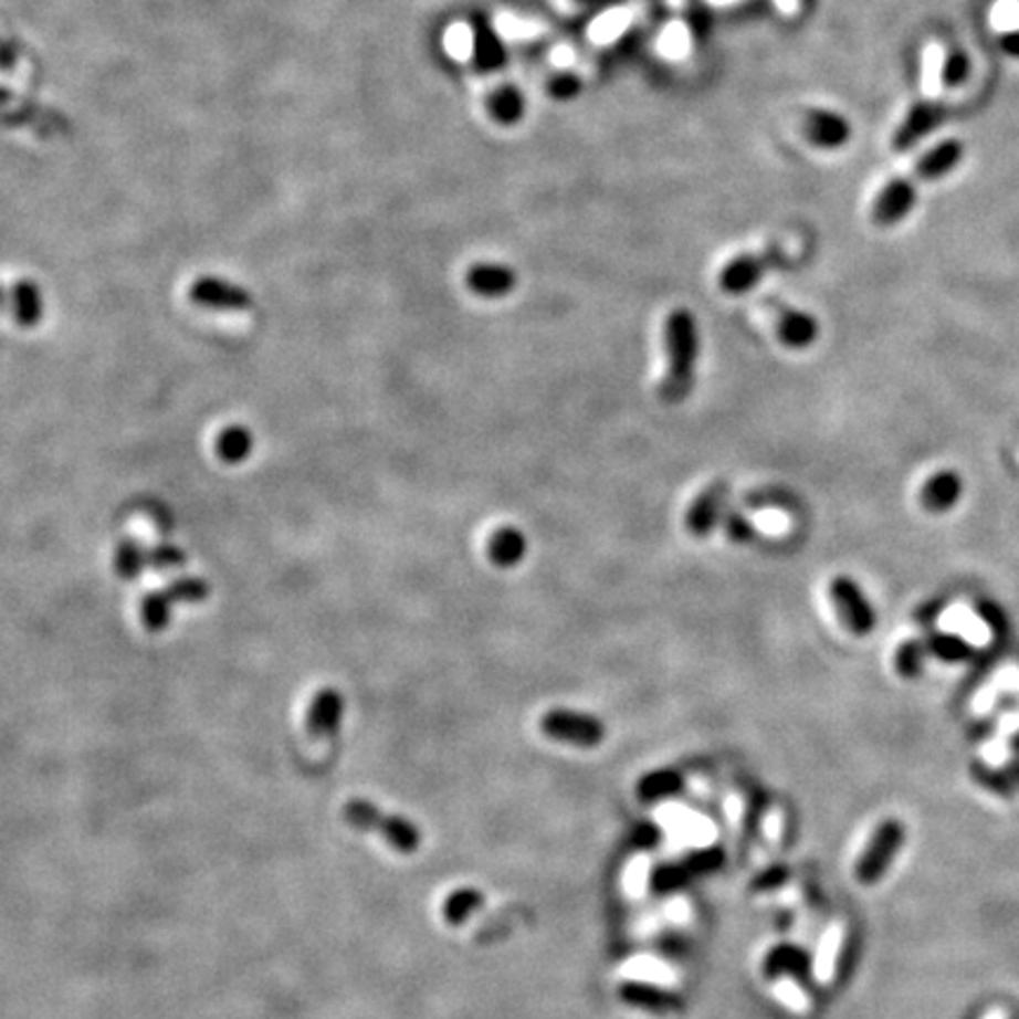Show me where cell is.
<instances>
[{"mask_svg": "<svg viewBox=\"0 0 1019 1019\" xmlns=\"http://www.w3.org/2000/svg\"><path fill=\"white\" fill-rule=\"evenodd\" d=\"M665 355H668V371L659 382V399L668 407H675L690 397L696 378V359L701 353L698 340V326L694 314L684 307L673 309L668 314L665 328Z\"/></svg>", "mask_w": 1019, "mask_h": 1019, "instance_id": "1", "label": "cell"}, {"mask_svg": "<svg viewBox=\"0 0 1019 1019\" xmlns=\"http://www.w3.org/2000/svg\"><path fill=\"white\" fill-rule=\"evenodd\" d=\"M343 817L357 831L382 836L385 842L401 854H413L420 848V829L416 823L399 815H388L371 800H347L343 807Z\"/></svg>", "mask_w": 1019, "mask_h": 1019, "instance_id": "2", "label": "cell"}, {"mask_svg": "<svg viewBox=\"0 0 1019 1019\" xmlns=\"http://www.w3.org/2000/svg\"><path fill=\"white\" fill-rule=\"evenodd\" d=\"M540 732L553 742L571 744L578 748L600 746L607 736V727L595 715L567 708H553L543 713Z\"/></svg>", "mask_w": 1019, "mask_h": 1019, "instance_id": "3", "label": "cell"}, {"mask_svg": "<svg viewBox=\"0 0 1019 1019\" xmlns=\"http://www.w3.org/2000/svg\"><path fill=\"white\" fill-rule=\"evenodd\" d=\"M829 595L833 600V607L838 611V617L850 632L854 635H869V632L875 628V609L866 600V595L859 588V584L850 576H836Z\"/></svg>", "mask_w": 1019, "mask_h": 1019, "instance_id": "4", "label": "cell"}, {"mask_svg": "<svg viewBox=\"0 0 1019 1019\" xmlns=\"http://www.w3.org/2000/svg\"><path fill=\"white\" fill-rule=\"evenodd\" d=\"M781 253L767 249L763 253H742L732 258L719 272V288L727 295H744L760 284L767 272L779 267Z\"/></svg>", "mask_w": 1019, "mask_h": 1019, "instance_id": "5", "label": "cell"}, {"mask_svg": "<svg viewBox=\"0 0 1019 1019\" xmlns=\"http://www.w3.org/2000/svg\"><path fill=\"white\" fill-rule=\"evenodd\" d=\"M902 840H904V829L900 821L890 819L878 826L873 840L869 842V850L857 864V881L864 885L875 883L878 878L887 871L894 854H897V850L902 848Z\"/></svg>", "mask_w": 1019, "mask_h": 1019, "instance_id": "6", "label": "cell"}, {"mask_svg": "<svg viewBox=\"0 0 1019 1019\" xmlns=\"http://www.w3.org/2000/svg\"><path fill=\"white\" fill-rule=\"evenodd\" d=\"M727 498H729V484L725 480H717L701 491V494L692 501L687 515H684V526H687V532L694 538L711 536L727 513Z\"/></svg>", "mask_w": 1019, "mask_h": 1019, "instance_id": "7", "label": "cell"}, {"mask_svg": "<svg viewBox=\"0 0 1019 1019\" xmlns=\"http://www.w3.org/2000/svg\"><path fill=\"white\" fill-rule=\"evenodd\" d=\"M191 303L216 312H245L253 307V295L218 276H201L189 288Z\"/></svg>", "mask_w": 1019, "mask_h": 1019, "instance_id": "8", "label": "cell"}, {"mask_svg": "<svg viewBox=\"0 0 1019 1019\" xmlns=\"http://www.w3.org/2000/svg\"><path fill=\"white\" fill-rule=\"evenodd\" d=\"M765 305L777 314V333L781 345L790 349H805L815 345L819 336V324L812 314L788 307L781 301H775V297H767Z\"/></svg>", "mask_w": 1019, "mask_h": 1019, "instance_id": "9", "label": "cell"}, {"mask_svg": "<svg viewBox=\"0 0 1019 1019\" xmlns=\"http://www.w3.org/2000/svg\"><path fill=\"white\" fill-rule=\"evenodd\" d=\"M465 286L474 295L496 301L517 288V272L501 262H474L465 272Z\"/></svg>", "mask_w": 1019, "mask_h": 1019, "instance_id": "10", "label": "cell"}, {"mask_svg": "<svg viewBox=\"0 0 1019 1019\" xmlns=\"http://www.w3.org/2000/svg\"><path fill=\"white\" fill-rule=\"evenodd\" d=\"M343 715L345 696L333 687L319 690L307 708V734L312 739H326V736H333L343 725Z\"/></svg>", "mask_w": 1019, "mask_h": 1019, "instance_id": "11", "label": "cell"}, {"mask_svg": "<svg viewBox=\"0 0 1019 1019\" xmlns=\"http://www.w3.org/2000/svg\"><path fill=\"white\" fill-rule=\"evenodd\" d=\"M802 135L810 139L815 147L821 149H838L850 139L852 128L845 116L829 109H810L802 118Z\"/></svg>", "mask_w": 1019, "mask_h": 1019, "instance_id": "12", "label": "cell"}, {"mask_svg": "<svg viewBox=\"0 0 1019 1019\" xmlns=\"http://www.w3.org/2000/svg\"><path fill=\"white\" fill-rule=\"evenodd\" d=\"M913 203H916V185L913 178H897L883 187L873 203V222L881 227H890L900 222L911 213Z\"/></svg>", "mask_w": 1019, "mask_h": 1019, "instance_id": "13", "label": "cell"}, {"mask_svg": "<svg viewBox=\"0 0 1019 1019\" xmlns=\"http://www.w3.org/2000/svg\"><path fill=\"white\" fill-rule=\"evenodd\" d=\"M944 118V109L939 107V104L935 99H923L918 102L916 107H913L906 118L902 120V126L897 128V133H894V139H892V147L894 149H908L918 143V139H923L925 135L933 133L939 123Z\"/></svg>", "mask_w": 1019, "mask_h": 1019, "instance_id": "14", "label": "cell"}, {"mask_svg": "<svg viewBox=\"0 0 1019 1019\" xmlns=\"http://www.w3.org/2000/svg\"><path fill=\"white\" fill-rule=\"evenodd\" d=\"M526 550H529V543L517 526H501L486 540V557L498 569H515L526 557Z\"/></svg>", "mask_w": 1019, "mask_h": 1019, "instance_id": "15", "label": "cell"}, {"mask_svg": "<svg viewBox=\"0 0 1019 1019\" xmlns=\"http://www.w3.org/2000/svg\"><path fill=\"white\" fill-rule=\"evenodd\" d=\"M619 996L621 1000H626L628 1006H635V1008H642V1010H649V1012H677L682 1010V998L675 996V994H668L663 989H656V987H649V984H640V981H628L623 984V987L619 989Z\"/></svg>", "mask_w": 1019, "mask_h": 1019, "instance_id": "16", "label": "cell"}, {"mask_svg": "<svg viewBox=\"0 0 1019 1019\" xmlns=\"http://www.w3.org/2000/svg\"><path fill=\"white\" fill-rule=\"evenodd\" d=\"M486 114L498 126H517L526 114V99L515 85H501L486 97Z\"/></svg>", "mask_w": 1019, "mask_h": 1019, "instance_id": "17", "label": "cell"}, {"mask_svg": "<svg viewBox=\"0 0 1019 1019\" xmlns=\"http://www.w3.org/2000/svg\"><path fill=\"white\" fill-rule=\"evenodd\" d=\"M963 158V145L958 139H946L937 145L933 151L925 154L921 161L913 166L911 178L913 180H937L942 175L952 172V168Z\"/></svg>", "mask_w": 1019, "mask_h": 1019, "instance_id": "18", "label": "cell"}, {"mask_svg": "<svg viewBox=\"0 0 1019 1019\" xmlns=\"http://www.w3.org/2000/svg\"><path fill=\"white\" fill-rule=\"evenodd\" d=\"M255 447V437L245 426H227L216 439L218 459L227 465H241L251 459Z\"/></svg>", "mask_w": 1019, "mask_h": 1019, "instance_id": "19", "label": "cell"}, {"mask_svg": "<svg viewBox=\"0 0 1019 1019\" xmlns=\"http://www.w3.org/2000/svg\"><path fill=\"white\" fill-rule=\"evenodd\" d=\"M12 314L22 328L39 326L43 319V293L33 281H20L12 288Z\"/></svg>", "mask_w": 1019, "mask_h": 1019, "instance_id": "20", "label": "cell"}, {"mask_svg": "<svg viewBox=\"0 0 1019 1019\" xmlns=\"http://www.w3.org/2000/svg\"><path fill=\"white\" fill-rule=\"evenodd\" d=\"M921 498H923V505L933 509V513H942V509H948L960 498L958 474H954V472L935 474V477L923 486Z\"/></svg>", "mask_w": 1019, "mask_h": 1019, "instance_id": "21", "label": "cell"}, {"mask_svg": "<svg viewBox=\"0 0 1019 1019\" xmlns=\"http://www.w3.org/2000/svg\"><path fill=\"white\" fill-rule=\"evenodd\" d=\"M139 619L147 632H164L172 621V600L166 590H151L139 602Z\"/></svg>", "mask_w": 1019, "mask_h": 1019, "instance_id": "22", "label": "cell"}, {"mask_svg": "<svg viewBox=\"0 0 1019 1019\" xmlns=\"http://www.w3.org/2000/svg\"><path fill=\"white\" fill-rule=\"evenodd\" d=\"M147 569V550L133 538H123L114 553V571L120 581H135Z\"/></svg>", "mask_w": 1019, "mask_h": 1019, "instance_id": "23", "label": "cell"}, {"mask_svg": "<svg viewBox=\"0 0 1019 1019\" xmlns=\"http://www.w3.org/2000/svg\"><path fill=\"white\" fill-rule=\"evenodd\" d=\"M682 775H677L675 769H659V771H652V775H647L640 784H638V796L642 800H659V798H668V796H675L682 790Z\"/></svg>", "mask_w": 1019, "mask_h": 1019, "instance_id": "24", "label": "cell"}, {"mask_svg": "<svg viewBox=\"0 0 1019 1019\" xmlns=\"http://www.w3.org/2000/svg\"><path fill=\"white\" fill-rule=\"evenodd\" d=\"M172 605H201L210 597V584L201 576H182L166 586Z\"/></svg>", "mask_w": 1019, "mask_h": 1019, "instance_id": "25", "label": "cell"}, {"mask_svg": "<svg viewBox=\"0 0 1019 1019\" xmlns=\"http://www.w3.org/2000/svg\"><path fill=\"white\" fill-rule=\"evenodd\" d=\"M944 66L946 52L942 45L933 43L923 52V93L927 99H935L944 85Z\"/></svg>", "mask_w": 1019, "mask_h": 1019, "instance_id": "26", "label": "cell"}, {"mask_svg": "<svg viewBox=\"0 0 1019 1019\" xmlns=\"http://www.w3.org/2000/svg\"><path fill=\"white\" fill-rule=\"evenodd\" d=\"M484 904V897L477 890H459L444 902V918L451 925H461L474 911Z\"/></svg>", "mask_w": 1019, "mask_h": 1019, "instance_id": "27", "label": "cell"}, {"mask_svg": "<svg viewBox=\"0 0 1019 1019\" xmlns=\"http://www.w3.org/2000/svg\"><path fill=\"white\" fill-rule=\"evenodd\" d=\"M187 565V553L172 543H156L147 550V569L175 571Z\"/></svg>", "mask_w": 1019, "mask_h": 1019, "instance_id": "28", "label": "cell"}, {"mask_svg": "<svg viewBox=\"0 0 1019 1019\" xmlns=\"http://www.w3.org/2000/svg\"><path fill=\"white\" fill-rule=\"evenodd\" d=\"M723 529L732 543H750L755 540V536H758L753 522L742 513L739 507H727V513L723 517Z\"/></svg>", "mask_w": 1019, "mask_h": 1019, "instance_id": "29", "label": "cell"}, {"mask_svg": "<svg viewBox=\"0 0 1019 1019\" xmlns=\"http://www.w3.org/2000/svg\"><path fill=\"white\" fill-rule=\"evenodd\" d=\"M805 965H807V960L798 952V948L781 946V948H775V952L769 954L767 973L775 975V973H784V970H805Z\"/></svg>", "mask_w": 1019, "mask_h": 1019, "instance_id": "30", "label": "cell"}, {"mask_svg": "<svg viewBox=\"0 0 1019 1019\" xmlns=\"http://www.w3.org/2000/svg\"><path fill=\"white\" fill-rule=\"evenodd\" d=\"M991 24L998 31L1017 33L1019 31V0H998L991 10Z\"/></svg>", "mask_w": 1019, "mask_h": 1019, "instance_id": "31", "label": "cell"}, {"mask_svg": "<svg viewBox=\"0 0 1019 1019\" xmlns=\"http://www.w3.org/2000/svg\"><path fill=\"white\" fill-rule=\"evenodd\" d=\"M923 656H925V649H923V644H918L916 640H911V642L902 644V647H900V652H897V668H900V673H902V675H918L921 663H923Z\"/></svg>", "mask_w": 1019, "mask_h": 1019, "instance_id": "32", "label": "cell"}, {"mask_svg": "<svg viewBox=\"0 0 1019 1019\" xmlns=\"http://www.w3.org/2000/svg\"><path fill=\"white\" fill-rule=\"evenodd\" d=\"M548 91L555 99H574L578 93H581V81H578L574 74H557Z\"/></svg>", "mask_w": 1019, "mask_h": 1019, "instance_id": "33", "label": "cell"}, {"mask_svg": "<svg viewBox=\"0 0 1019 1019\" xmlns=\"http://www.w3.org/2000/svg\"><path fill=\"white\" fill-rule=\"evenodd\" d=\"M965 76H968V57L960 55V52H956V55H952V57H946L944 83L958 85L960 81H965Z\"/></svg>", "mask_w": 1019, "mask_h": 1019, "instance_id": "34", "label": "cell"}, {"mask_svg": "<svg viewBox=\"0 0 1019 1019\" xmlns=\"http://www.w3.org/2000/svg\"><path fill=\"white\" fill-rule=\"evenodd\" d=\"M933 647H935V652L944 656L946 661H958L968 654V647H965L958 638H939L937 642H933Z\"/></svg>", "mask_w": 1019, "mask_h": 1019, "instance_id": "35", "label": "cell"}, {"mask_svg": "<svg viewBox=\"0 0 1019 1019\" xmlns=\"http://www.w3.org/2000/svg\"><path fill=\"white\" fill-rule=\"evenodd\" d=\"M17 64V52L14 48L0 39V69H3V72H10V69Z\"/></svg>", "mask_w": 1019, "mask_h": 1019, "instance_id": "36", "label": "cell"}, {"mask_svg": "<svg viewBox=\"0 0 1019 1019\" xmlns=\"http://www.w3.org/2000/svg\"><path fill=\"white\" fill-rule=\"evenodd\" d=\"M784 875H786V873H784L781 869H777V871H769V873H767V875H763L760 881L755 883V885H758L760 890H765V887H775L777 883H781V881H784Z\"/></svg>", "mask_w": 1019, "mask_h": 1019, "instance_id": "37", "label": "cell"}, {"mask_svg": "<svg viewBox=\"0 0 1019 1019\" xmlns=\"http://www.w3.org/2000/svg\"><path fill=\"white\" fill-rule=\"evenodd\" d=\"M1006 48H1008L1010 52H1015V55H1019V31L1012 33V36L1006 41Z\"/></svg>", "mask_w": 1019, "mask_h": 1019, "instance_id": "38", "label": "cell"}, {"mask_svg": "<svg viewBox=\"0 0 1019 1019\" xmlns=\"http://www.w3.org/2000/svg\"><path fill=\"white\" fill-rule=\"evenodd\" d=\"M984 1019H1008V1012L1000 1010V1008H994V1010H989L987 1015H984Z\"/></svg>", "mask_w": 1019, "mask_h": 1019, "instance_id": "39", "label": "cell"}, {"mask_svg": "<svg viewBox=\"0 0 1019 1019\" xmlns=\"http://www.w3.org/2000/svg\"><path fill=\"white\" fill-rule=\"evenodd\" d=\"M3 303H6V293L0 291V307H3Z\"/></svg>", "mask_w": 1019, "mask_h": 1019, "instance_id": "40", "label": "cell"}]
</instances>
